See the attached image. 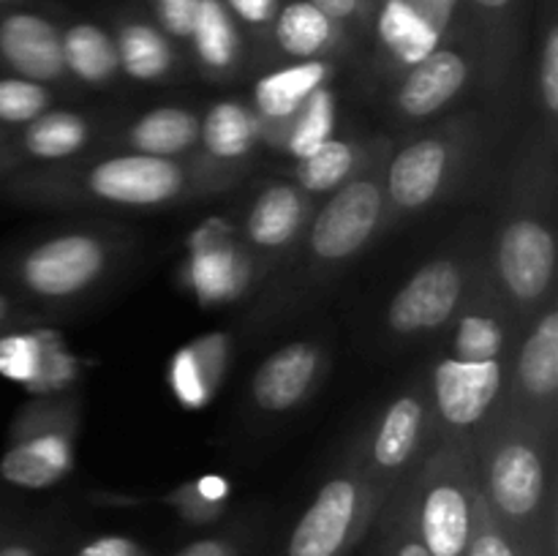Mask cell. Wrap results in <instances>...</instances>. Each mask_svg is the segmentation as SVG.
<instances>
[{"label":"cell","instance_id":"6da1fadb","mask_svg":"<svg viewBox=\"0 0 558 556\" xmlns=\"http://www.w3.org/2000/svg\"><path fill=\"white\" fill-rule=\"evenodd\" d=\"M537 423L526 414L490 428L477 488L515 556H556L550 467Z\"/></svg>","mask_w":558,"mask_h":556},{"label":"cell","instance_id":"7a4b0ae2","mask_svg":"<svg viewBox=\"0 0 558 556\" xmlns=\"http://www.w3.org/2000/svg\"><path fill=\"white\" fill-rule=\"evenodd\" d=\"M414 529L430 556H463L474 521L477 474L458 442L434 452L407 494Z\"/></svg>","mask_w":558,"mask_h":556},{"label":"cell","instance_id":"3957f363","mask_svg":"<svg viewBox=\"0 0 558 556\" xmlns=\"http://www.w3.org/2000/svg\"><path fill=\"white\" fill-rule=\"evenodd\" d=\"M385 496L365 474H336L294 523L283 556H347L368 532Z\"/></svg>","mask_w":558,"mask_h":556},{"label":"cell","instance_id":"277c9868","mask_svg":"<svg viewBox=\"0 0 558 556\" xmlns=\"http://www.w3.org/2000/svg\"><path fill=\"white\" fill-rule=\"evenodd\" d=\"M109 249L90 232H65L33 245L16 265L22 287L44 300L76 298L107 270Z\"/></svg>","mask_w":558,"mask_h":556},{"label":"cell","instance_id":"5b68a950","mask_svg":"<svg viewBox=\"0 0 558 556\" xmlns=\"http://www.w3.org/2000/svg\"><path fill=\"white\" fill-rule=\"evenodd\" d=\"M385 216V189L376 178H354L332 194L308 232L311 254L327 265L352 259L371 243Z\"/></svg>","mask_w":558,"mask_h":556},{"label":"cell","instance_id":"8992f818","mask_svg":"<svg viewBox=\"0 0 558 556\" xmlns=\"http://www.w3.org/2000/svg\"><path fill=\"white\" fill-rule=\"evenodd\" d=\"M556 276V238L537 216H515L496 243V278L518 305L543 303Z\"/></svg>","mask_w":558,"mask_h":556},{"label":"cell","instance_id":"52a82bcc","mask_svg":"<svg viewBox=\"0 0 558 556\" xmlns=\"http://www.w3.org/2000/svg\"><path fill=\"white\" fill-rule=\"evenodd\" d=\"M466 273L452 256L430 259L403 283L387 309V325L398 336H423L452 319L463 300Z\"/></svg>","mask_w":558,"mask_h":556},{"label":"cell","instance_id":"ba28073f","mask_svg":"<svg viewBox=\"0 0 558 556\" xmlns=\"http://www.w3.org/2000/svg\"><path fill=\"white\" fill-rule=\"evenodd\" d=\"M185 172L174 158L125 153L98 161L87 172V191L96 200L123 207H158L183 194Z\"/></svg>","mask_w":558,"mask_h":556},{"label":"cell","instance_id":"9c48e42d","mask_svg":"<svg viewBox=\"0 0 558 556\" xmlns=\"http://www.w3.org/2000/svg\"><path fill=\"white\" fill-rule=\"evenodd\" d=\"M74 467L71 434L60 425L47 423L44 414H25L11 434L9 447L0 458V478L16 488L38 491L60 483Z\"/></svg>","mask_w":558,"mask_h":556},{"label":"cell","instance_id":"30bf717a","mask_svg":"<svg viewBox=\"0 0 558 556\" xmlns=\"http://www.w3.org/2000/svg\"><path fill=\"white\" fill-rule=\"evenodd\" d=\"M458 145L447 134L414 140L387 167V196L398 213L428 207L450 183Z\"/></svg>","mask_w":558,"mask_h":556},{"label":"cell","instance_id":"8fae6325","mask_svg":"<svg viewBox=\"0 0 558 556\" xmlns=\"http://www.w3.org/2000/svg\"><path fill=\"white\" fill-rule=\"evenodd\" d=\"M505 387L501 360L466 363L445 358L434 371V403L447 428L466 431L483 423L490 407H496Z\"/></svg>","mask_w":558,"mask_h":556},{"label":"cell","instance_id":"7c38bea8","mask_svg":"<svg viewBox=\"0 0 558 556\" xmlns=\"http://www.w3.org/2000/svg\"><path fill=\"white\" fill-rule=\"evenodd\" d=\"M0 63L38 85L60 82L65 76L63 36L47 16L9 11L0 16Z\"/></svg>","mask_w":558,"mask_h":556},{"label":"cell","instance_id":"4fadbf2b","mask_svg":"<svg viewBox=\"0 0 558 556\" xmlns=\"http://www.w3.org/2000/svg\"><path fill=\"white\" fill-rule=\"evenodd\" d=\"M428 423V403L420 392L396 398L379 418L371 439V469L363 472L387 494L392 480L417 456Z\"/></svg>","mask_w":558,"mask_h":556},{"label":"cell","instance_id":"5bb4252c","mask_svg":"<svg viewBox=\"0 0 558 556\" xmlns=\"http://www.w3.org/2000/svg\"><path fill=\"white\" fill-rule=\"evenodd\" d=\"M469 76L472 63L461 49L436 47L428 58L407 69L396 96L398 109L412 120L430 118L466 87Z\"/></svg>","mask_w":558,"mask_h":556},{"label":"cell","instance_id":"9a60e30c","mask_svg":"<svg viewBox=\"0 0 558 556\" xmlns=\"http://www.w3.org/2000/svg\"><path fill=\"white\" fill-rule=\"evenodd\" d=\"M447 22L428 5V0H379L376 33L387 58L398 65L420 63L428 58L447 33Z\"/></svg>","mask_w":558,"mask_h":556},{"label":"cell","instance_id":"2e32d148","mask_svg":"<svg viewBox=\"0 0 558 556\" xmlns=\"http://www.w3.org/2000/svg\"><path fill=\"white\" fill-rule=\"evenodd\" d=\"M322 368V354L314 343L294 341L272 352L251 382V396L265 412L281 414L298 407L314 387Z\"/></svg>","mask_w":558,"mask_h":556},{"label":"cell","instance_id":"e0dca14e","mask_svg":"<svg viewBox=\"0 0 558 556\" xmlns=\"http://www.w3.org/2000/svg\"><path fill=\"white\" fill-rule=\"evenodd\" d=\"M515 385L526 409H545L550 414L558 390V311L548 309L526 341L521 343L515 363Z\"/></svg>","mask_w":558,"mask_h":556},{"label":"cell","instance_id":"ac0fdd59","mask_svg":"<svg viewBox=\"0 0 558 556\" xmlns=\"http://www.w3.org/2000/svg\"><path fill=\"white\" fill-rule=\"evenodd\" d=\"M227 336H207L185 343L169 363V385L185 409H205L213 401L227 363Z\"/></svg>","mask_w":558,"mask_h":556},{"label":"cell","instance_id":"d6986e66","mask_svg":"<svg viewBox=\"0 0 558 556\" xmlns=\"http://www.w3.org/2000/svg\"><path fill=\"white\" fill-rule=\"evenodd\" d=\"M245 278H248L245 259L232 245L223 243L221 234H196L189 281L202 303L216 305L223 300H232L243 289Z\"/></svg>","mask_w":558,"mask_h":556},{"label":"cell","instance_id":"ffe728a7","mask_svg":"<svg viewBox=\"0 0 558 556\" xmlns=\"http://www.w3.org/2000/svg\"><path fill=\"white\" fill-rule=\"evenodd\" d=\"M305 221V196L298 185L272 183L262 191L245 216V238L256 249L276 251L298 238Z\"/></svg>","mask_w":558,"mask_h":556},{"label":"cell","instance_id":"44dd1931","mask_svg":"<svg viewBox=\"0 0 558 556\" xmlns=\"http://www.w3.org/2000/svg\"><path fill=\"white\" fill-rule=\"evenodd\" d=\"M327 76H330V63L325 60H300L262 76L254 87L256 112L272 123L292 120L300 107L325 85Z\"/></svg>","mask_w":558,"mask_h":556},{"label":"cell","instance_id":"7402d4cb","mask_svg":"<svg viewBox=\"0 0 558 556\" xmlns=\"http://www.w3.org/2000/svg\"><path fill=\"white\" fill-rule=\"evenodd\" d=\"M272 36L289 58L319 60L322 55L338 47L343 27L322 14L308 0H289L272 22Z\"/></svg>","mask_w":558,"mask_h":556},{"label":"cell","instance_id":"603a6c76","mask_svg":"<svg viewBox=\"0 0 558 556\" xmlns=\"http://www.w3.org/2000/svg\"><path fill=\"white\" fill-rule=\"evenodd\" d=\"M114 47H118L120 69L140 82H161L172 74L174 52L169 38L161 27L150 25L145 20L120 22Z\"/></svg>","mask_w":558,"mask_h":556},{"label":"cell","instance_id":"cb8c5ba5","mask_svg":"<svg viewBox=\"0 0 558 556\" xmlns=\"http://www.w3.org/2000/svg\"><path fill=\"white\" fill-rule=\"evenodd\" d=\"M191 44L210 74H227L240 60V31L223 0H202L196 9Z\"/></svg>","mask_w":558,"mask_h":556},{"label":"cell","instance_id":"d4e9b609","mask_svg":"<svg viewBox=\"0 0 558 556\" xmlns=\"http://www.w3.org/2000/svg\"><path fill=\"white\" fill-rule=\"evenodd\" d=\"M63 36L65 74H74L85 85H107L118 74L120 60L114 38L104 27L80 22L71 25Z\"/></svg>","mask_w":558,"mask_h":556},{"label":"cell","instance_id":"484cf974","mask_svg":"<svg viewBox=\"0 0 558 556\" xmlns=\"http://www.w3.org/2000/svg\"><path fill=\"white\" fill-rule=\"evenodd\" d=\"M205 150L218 161H238L254 150L259 140V118L240 101H218L199 123Z\"/></svg>","mask_w":558,"mask_h":556},{"label":"cell","instance_id":"4316f807","mask_svg":"<svg viewBox=\"0 0 558 556\" xmlns=\"http://www.w3.org/2000/svg\"><path fill=\"white\" fill-rule=\"evenodd\" d=\"M129 140L136 153L172 158L194 147V142L199 140V118L180 107L150 109L131 125Z\"/></svg>","mask_w":558,"mask_h":556},{"label":"cell","instance_id":"83f0119b","mask_svg":"<svg viewBox=\"0 0 558 556\" xmlns=\"http://www.w3.org/2000/svg\"><path fill=\"white\" fill-rule=\"evenodd\" d=\"M87 136H90V125L82 114L58 109V112H44L41 118L27 123L22 147L33 158L58 161V158H69L80 153L87 145Z\"/></svg>","mask_w":558,"mask_h":556},{"label":"cell","instance_id":"f1b7e54d","mask_svg":"<svg viewBox=\"0 0 558 556\" xmlns=\"http://www.w3.org/2000/svg\"><path fill=\"white\" fill-rule=\"evenodd\" d=\"M505 347V322H501V316L494 309L480 303L458 319L456 333H452L450 358L466 360V363H488V360H501Z\"/></svg>","mask_w":558,"mask_h":556},{"label":"cell","instance_id":"f546056e","mask_svg":"<svg viewBox=\"0 0 558 556\" xmlns=\"http://www.w3.org/2000/svg\"><path fill=\"white\" fill-rule=\"evenodd\" d=\"M292 120L294 123L287 134V150L298 161H303V158L314 156L325 142H330L332 131H336V96L330 87L322 85Z\"/></svg>","mask_w":558,"mask_h":556},{"label":"cell","instance_id":"4dcf8cb0","mask_svg":"<svg viewBox=\"0 0 558 556\" xmlns=\"http://www.w3.org/2000/svg\"><path fill=\"white\" fill-rule=\"evenodd\" d=\"M357 167V150L352 142L330 140L314 156L298 161V185L311 194H327L349 183Z\"/></svg>","mask_w":558,"mask_h":556},{"label":"cell","instance_id":"1f68e13d","mask_svg":"<svg viewBox=\"0 0 558 556\" xmlns=\"http://www.w3.org/2000/svg\"><path fill=\"white\" fill-rule=\"evenodd\" d=\"M47 336L41 333H11L0 336V376L20 382L25 387H36L44 365Z\"/></svg>","mask_w":558,"mask_h":556},{"label":"cell","instance_id":"d6a6232c","mask_svg":"<svg viewBox=\"0 0 558 556\" xmlns=\"http://www.w3.org/2000/svg\"><path fill=\"white\" fill-rule=\"evenodd\" d=\"M49 107V90L22 76H0V123L27 125Z\"/></svg>","mask_w":558,"mask_h":556},{"label":"cell","instance_id":"836d02e7","mask_svg":"<svg viewBox=\"0 0 558 556\" xmlns=\"http://www.w3.org/2000/svg\"><path fill=\"white\" fill-rule=\"evenodd\" d=\"M376 556H430L428 548L423 545V540H420L417 529H414L407 496H398V499H392V505L387 507Z\"/></svg>","mask_w":558,"mask_h":556},{"label":"cell","instance_id":"e575fe53","mask_svg":"<svg viewBox=\"0 0 558 556\" xmlns=\"http://www.w3.org/2000/svg\"><path fill=\"white\" fill-rule=\"evenodd\" d=\"M463 556H515L510 540L505 537V532L499 529L496 518L490 516L480 488H477V499H474L472 534H469V545Z\"/></svg>","mask_w":558,"mask_h":556},{"label":"cell","instance_id":"d590c367","mask_svg":"<svg viewBox=\"0 0 558 556\" xmlns=\"http://www.w3.org/2000/svg\"><path fill=\"white\" fill-rule=\"evenodd\" d=\"M539 96H543L545 112L554 118L558 112V25L556 20L548 22V31L543 38V52H539Z\"/></svg>","mask_w":558,"mask_h":556},{"label":"cell","instance_id":"8d00e7d4","mask_svg":"<svg viewBox=\"0 0 558 556\" xmlns=\"http://www.w3.org/2000/svg\"><path fill=\"white\" fill-rule=\"evenodd\" d=\"M199 3L202 0H156V20L163 36L189 41Z\"/></svg>","mask_w":558,"mask_h":556},{"label":"cell","instance_id":"74e56055","mask_svg":"<svg viewBox=\"0 0 558 556\" xmlns=\"http://www.w3.org/2000/svg\"><path fill=\"white\" fill-rule=\"evenodd\" d=\"M466 5L472 20L483 27L488 36H494L501 25H510L515 20V9L521 0H458Z\"/></svg>","mask_w":558,"mask_h":556},{"label":"cell","instance_id":"f35d334b","mask_svg":"<svg viewBox=\"0 0 558 556\" xmlns=\"http://www.w3.org/2000/svg\"><path fill=\"white\" fill-rule=\"evenodd\" d=\"M223 5H227L234 20L254 27L272 25L278 11H281V0H223Z\"/></svg>","mask_w":558,"mask_h":556},{"label":"cell","instance_id":"ab89813d","mask_svg":"<svg viewBox=\"0 0 558 556\" xmlns=\"http://www.w3.org/2000/svg\"><path fill=\"white\" fill-rule=\"evenodd\" d=\"M174 556H245V543L240 534H210L189 543Z\"/></svg>","mask_w":558,"mask_h":556},{"label":"cell","instance_id":"60d3db41","mask_svg":"<svg viewBox=\"0 0 558 556\" xmlns=\"http://www.w3.org/2000/svg\"><path fill=\"white\" fill-rule=\"evenodd\" d=\"M74 556H150V551L123 534H104L82 545Z\"/></svg>","mask_w":558,"mask_h":556},{"label":"cell","instance_id":"b9f144b4","mask_svg":"<svg viewBox=\"0 0 558 556\" xmlns=\"http://www.w3.org/2000/svg\"><path fill=\"white\" fill-rule=\"evenodd\" d=\"M0 556H47V545L36 532L0 529Z\"/></svg>","mask_w":558,"mask_h":556},{"label":"cell","instance_id":"7bdbcfd3","mask_svg":"<svg viewBox=\"0 0 558 556\" xmlns=\"http://www.w3.org/2000/svg\"><path fill=\"white\" fill-rule=\"evenodd\" d=\"M311 5L322 11V14L330 16L338 25H352V22H365L368 9H365L360 0H308Z\"/></svg>","mask_w":558,"mask_h":556},{"label":"cell","instance_id":"ee69618b","mask_svg":"<svg viewBox=\"0 0 558 556\" xmlns=\"http://www.w3.org/2000/svg\"><path fill=\"white\" fill-rule=\"evenodd\" d=\"M191 488H194V494L199 496L202 501H207V505L213 507H221L223 510L232 485H229V480H223L221 474H205V478H199L196 483H191Z\"/></svg>","mask_w":558,"mask_h":556},{"label":"cell","instance_id":"f6af8a7d","mask_svg":"<svg viewBox=\"0 0 558 556\" xmlns=\"http://www.w3.org/2000/svg\"><path fill=\"white\" fill-rule=\"evenodd\" d=\"M428 5H430V9L436 11V14L441 16V20L447 22V25H450V20H452V11L458 9V0H428Z\"/></svg>","mask_w":558,"mask_h":556},{"label":"cell","instance_id":"bcb514c9","mask_svg":"<svg viewBox=\"0 0 558 556\" xmlns=\"http://www.w3.org/2000/svg\"><path fill=\"white\" fill-rule=\"evenodd\" d=\"M9 311H11V300L5 298V294H0V325H3V322H5Z\"/></svg>","mask_w":558,"mask_h":556},{"label":"cell","instance_id":"7dc6e473","mask_svg":"<svg viewBox=\"0 0 558 556\" xmlns=\"http://www.w3.org/2000/svg\"><path fill=\"white\" fill-rule=\"evenodd\" d=\"M360 3H363L365 5V9H374V5H379V0H360Z\"/></svg>","mask_w":558,"mask_h":556},{"label":"cell","instance_id":"c3c4849f","mask_svg":"<svg viewBox=\"0 0 558 556\" xmlns=\"http://www.w3.org/2000/svg\"><path fill=\"white\" fill-rule=\"evenodd\" d=\"M3 3H11V0H0V5H3Z\"/></svg>","mask_w":558,"mask_h":556}]
</instances>
